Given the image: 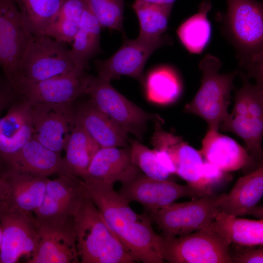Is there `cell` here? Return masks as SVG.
Instances as JSON below:
<instances>
[{
	"instance_id": "1",
	"label": "cell",
	"mask_w": 263,
	"mask_h": 263,
	"mask_svg": "<svg viewBox=\"0 0 263 263\" xmlns=\"http://www.w3.org/2000/svg\"><path fill=\"white\" fill-rule=\"evenodd\" d=\"M81 181L110 230L135 261L164 263L160 249L161 236L154 231L147 215L134 211L113 185Z\"/></svg>"
},
{
	"instance_id": "2",
	"label": "cell",
	"mask_w": 263,
	"mask_h": 263,
	"mask_svg": "<svg viewBox=\"0 0 263 263\" xmlns=\"http://www.w3.org/2000/svg\"><path fill=\"white\" fill-rule=\"evenodd\" d=\"M226 1L224 34L236 51L240 68L249 78L263 82V3L257 0Z\"/></svg>"
},
{
	"instance_id": "3",
	"label": "cell",
	"mask_w": 263,
	"mask_h": 263,
	"mask_svg": "<svg viewBox=\"0 0 263 263\" xmlns=\"http://www.w3.org/2000/svg\"><path fill=\"white\" fill-rule=\"evenodd\" d=\"M72 218L81 263L135 262L110 230L101 213L85 191L72 213Z\"/></svg>"
},
{
	"instance_id": "4",
	"label": "cell",
	"mask_w": 263,
	"mask_h": 263,
	"mask_svg": "<svg viewBox=\"0 0 263 263\" xmlns=\"http://www.w3.org/2000/svg\"><path fill=\"white\" fill-rule=\"evenodd\" d=\"M222 63L215 56L207 54L200 61L201 85L192 101L187 104L184 112L197 115L208 124L209 129L218 131L220 125L230 116L233 82L239 71L220 74Z\"/></svg>"
},
{
	"instance_id": "5",
	"label": "cell",
	"mask_w": 263,
	"mask_h": 263,
	"mask_svg": "<svg viewBox=\"0 0 263 263\" xmlns=\"http://www.w3.org/2000/svg\"><path fill=\"white\" fill-rule=\"evenodd\" d=\"M230 244L206 228L188 234L161 236L160 249L170 263H232Z\"/></svg>"
},
{
	"instance_id": "6",
	"label": "cell",
	"mask_w": 263,
	"mask_h": 263,
	"mask_svg": "<svg viewBox=\"0 0 263 263\" xmlns=\"http://www.w3.org/2000/svg\"><path fill=\"white\" fill-rule=\"evenodd\" d=\"M86 94L99 110L138 141L142 140L149 121L164 122L159 115L145 112L117 91L110 81L97 76L90 75Z\"/></svg>"
},
{
	"instance_id": "7",
	"label": "cell",
	"mask_w": 263,
	"mask_h": 263,
	"mask_svg": "<svg viewBox=\"0 0 263 263\" xmlns=\"http://www.w3.org/2000/svg\"><path fill=\"white\" fill-rule=\"evenodd\" d=\"M79 70L85 69L76 65L66 43L45 35L34 36L20 62L18 82L20 79L44 80Z\"/></svg>"
},
{
	"instance_id": "8",
	"label": "cell",
	"mask_w": 263,
	"mask_h": 263,
	"mask_svg": "<svg viewBox=\"0 0 263 263\" xmlns=\"http://www.w3.org/2000/svg\"><path fill=\"white\" fill-rule=\"evenodd\" d=\"M221 195L210 194L198 199L171 203L150 213L166 237L179 236L207 227L220 211Z\"/></svg>"
},
{
	"instance_id": "9",
	"label": "cell",
	"mask_w": 263,
	"mask_h": 263,
	"mask_svg": "<svg viewBox=\"0 0 263 263\" xmlns=\"http://www.w3.org/2000/svg\"><path fill=\"white\" fill-rule=\"evenodd\" d=\"M33 37L15 0H0V67L14 90L20 62Z\"/></svg>"
},
{
	"instance_id": "10",
	"label": "cell",
	"mask_w": 263,
	"mask_h": 263,
	"mask_svg": "<svg viewBox=\"0 0 263 263\" xmlns=\"http://www.w3.org/2000/svg\"><path fill=\"white\" fill-rule=\"evenodd\" d=\"M163 124L155 122L151 144L155 149L164 150L168 154L175 167V173L200 197L212 194L203 179L204 160L200 151L189 146L182 137L163 130Z\"/></svg>"
},
{
	"instance_id": "11",
	"label": "cell",
	"mask_w": 263,
	"mask_h": 263,
	"mask_svg": "<svg viewBox=\"0 0 263 263\" xmlns=\"http://www.w3.org/2000/svg\"><path fill=\"white\" fill-rule=\"evenodd\" d=\"M33 138L51 150L61 153L75 125L73 102L41 103L30 105Z\"/></svg>"
},
{
	"instance_id": "12",
	"label": "cell",
	"mask_w": 263,
	"mask_h": 263,
	"mask_svg": "<svg viewBox=\"0 0 263 263\" xmlns=\"http://www.w3.org/2000/svg\"><path fill=\"white\" fill-rule=\"evenodd\" d=\"M171 42L167 35L155 41L125 38L121 47L111 57L96 61L97 76L111 81L126 75L144 84L143 71L149 58L157 49Z\"/></svg>"
},
{
	"instance_id": "13",
	"label": "cell",
	"mask_w": 263,
	"mask_h": 263,
	"mask_svg": "<svg viewBox=\"0 0 263 263\" xmlns=\"http://www.w3.org/2000/svg\"><path fill=\"white\" fill-rule=\"evenodd\" d=\"M90 77L85 70H79L38 81L20 79L15 92L30 105L41 103H71L86 94Z\"/></svg>"
},
{
	"instance_id": "14",
	"label": "cell",
	"mask_w": 263,
	"mask_h": 263,
	"mask_svg": "<svg viewBox=\"0 0 263 263\" xmlns=\"http://www.w3.org/2000/svg\"><path fill=\"white\" fill-rule=\"evenodd\" d=\"M0 223L2 229L0 263H15L23 256L30 258L36 250L38 240L33 215L1 204Z\"/></svg>"
},
{
	"instance_id": "15",
	"label": "cell",
	"mask_w": 263,
	"mask_h": 263,
	"mask_svg": "<svg viewBox=\"0 0 263 263\" xmlns=\"http://www.w3.org/2000/svg\"><path fill=\"white\" fill-rule=\"evenodd\" d=\"M34 219L37 231V245L28 263H79L73 220L51 223Z\"/></svg>"
},
{
	"instance_id": "16",
	"label": "cell",
	"mask_w": 263,
	"mask_h": 263,
	"mask_svg": "<svg viewBox=\"0 0 263 263\" xmlns=\"http://www.w3.org/2000/svg\"><path fill=\"white\" fill-rule=\"evenodd\" d=\"M118 193L129 203H140L150 213L182 197H200L188 184L154 179L140 173L130 181L122 183Z\"/></svg>"
},
{
	"instance_id": "17",
	"label": "cell",
	"mask_w": 263,
	"mask_h": 263,
	"mask_svg": "<svg viewBox=\"0 0 263 263\" xmlns=\"http://www.w3.org/2000/svg\"><path fill=\"white\" fill-rule=\"evenodd\" d=\"M140 173L132 163L129 148H101L81 180L105 184L130 181Z\"/></svg>"
},
{
	"instance_id": "18",
	"label": "cell",
	"mask_w": 263,
	"mask_h": 263,
	"mask_svg": "<svg viewBox=\"0 0 263 263\" xmlns=\"http://www.w3.org/2000/svg\"><path fill=\"white\" fill-rule=\"evenodd\" d=\"M7 188L1 204L29 215L42 202L46 193L47 177L7 168L0 175Z\"/></svg>"
},
{
	"instance_id": "19",
	"label": "cell",
	"mask_w": 263,
	"mask_h": 263,
	"mask_svg": "<svg viewBox=\"0 0 263 263\" xmlns=\"http://www.w3.org/2000/svg\"><path fill=\"white\" fill-rule=\"evenodd\" d=\"M2 163L7 168L37 175H73L60 153L33 137L17 153Z\"/></svg>"
},
{
	"instance_id": "20",
	"label": "cell",
	"mask_w": 263,
	"mask_h": 263,
	"mask_svg": "<svg viewBox=\"0 0 263 263\" xmlns=\"http://www.w3.org/2000/svg\"><path fill=\"white\" fill-rule=\"evenodd\" d=\"M263 195V166L240 177L227 194H223L219 209L236 216L253 215L263 218V207L257 206Z\"/></svg>"
},
{
	"instance_id": "21",
	"label": "cell",
	"mask_w": 263,
	"mask_h": 263,
	"mask_svg": "<svg viewBox=\"0 0 263 263\" xmlns=\"http://www.w3.org/2000/svg\"><path fill=\"white\" fill-rule=\"evenodd\" d=\"M33 135L30 105L21 99L15 101L0 119V160L17 153Z\"/></svg>"
},
{
	"instance_id": "22",
	"label": "cell",
	"mask_w": 263,
	"mask_h": 263,
	"mask_svg": "<svg viewBox=\"0 0 263 263\" xmlns=\"http://www.w3.org/2000/svg\"><path fill=\"white\" fill-rule=\"evenodd\" d=\"M75 122L100 148H129L128 133L90 100L75 107Z\"/></svg>"
},
{
	"instance_id": "23",
	"label": "cell",
	"mask_w": 263,
	"mask_h": 263,
	"mask_svg": "<svg viewBox=\"0 0 263 263\" xmlns=\"http://www.w3.org/2000/svg\"><path fill=\"white\" fill-rule=\"evenodd\" d=\"M199 151L206 160L225 172L238 170L254 163L247 150L235 140L209 129Z\"/></svg>"
},
{
	"instance_id": "24",
	"label": "cell",
	"mask_w": 263,
	"mask_h": 263,
	"mask_svg": "<svg viewBox=\"0 0 263 263\" xmlns=\"http://www.w3.org/2000/svg\"><path fill=\"white\" fill-rule=\"evenodd\" d=\"M206 228L226 241L244 246L263 244V219L239 218L220 211Z\"/></svg>"
},
{
	"instance_id": "25",
	"label": "cell",
	"mask_w": 263,
	"mask_h": 263,
	"mask_svg": "<svg viewBox=\"0 0 263 263\" xmlns=\"http://www.w3.org/2000/svg\"><path fill=\"white\" fill-rule=\"evenodd\" d=\"M212 8L210 0H204L198 12L185 20L177 28V35L183 46L190 53L201 54L209 44L211 25L207 14Z\"/></svg>"
},
{
	"instance_id": "26",
	"label": "cell",
	"mask_w": 263,
	"mask_h": 263,
	"mask_svg": "<svg viewBox=\"0 0 263 263\" xmlns=\"http://www.w3.org/2000/svg\"><path fill=\"white\" fill-rule=\"evenodd\" d=\"M101 27L94 16L85 5L78 29L70 49L76 65L86 69L90 60L100 51Z\"/></svg>"
},
{
	"instance_id": "27",
	"label": "cell",
	"mask_w": 263,
	"mask_h": 263,
	"mask_svg": "<svg viewBox=\"0 0 263 263\" xmlns=\"http://www.w3.org/2000/svg\"><path fill=\"white\" fill-rule=\"evenodd\" d=\"M100 148L97 143L75 122L64 149V159L71 172L82 178Z\"/></svg>"
},
{
	"instance_id": "28",
	"label": "cell",
	"mask_w": 263,
	"mask_h": 263,
	"mask_svg": "<svg viewBox=\"0 0 263 263\" xmlns=\"http://www.w3.org/2000/svg\"><path fill=\"white\" fill-rule=\"evenodd\" d=\"M173 5L135 0L132 8L139 22L137 38L146 41H155L164 38Z\"/></svg>"
},
{
	"instance_id": "29",
	"label": "cell",
	"mask_w": 263,
	"mask_h": 263,
	"mask_svg": "<svg viewBox=\"0 0 263 263\" xmlns=\"http://www.w3.org/2000/svg\"><path fill=\"white\" fill-rule=\"evenodd\" d=\"M147 99L160 105L174 102L182 92L180 78L172 68L162 66L153 69L144 79Z\"/></svg>"
},
{
	"instance_id": "30",
	"label": "cell",
	"mask_w": 263,
	"mask_h": 263,
	"mask_svg": "<svg viewBox=\"0 0 263 263\" xmlns=\"http://www.w3.org/2000/svg\"><path fill=\"white\" fill-rule=\"evenodd\" d=\"M219 129L241 137L254 163L263 164V119L243 115L231 116L230 114L228 119L220 125Z\"/></svg>"
},
{
	"instance_id": "31",
	"label": "cell",
	"mask_w": 263,
	"mask_h": 263,
	"mask_svg": "<svg viewBox=\"0 0 263 263\" xmlns=\"http://www.w3.org/2000/svg\"><path fill=\"white\" fill-rule=\"evenodd\" d=\"M64 0H15L31 33L44 35L57 15Z\"/></svg>"
},
{
	"instance_id": "32",
	"label": "cell",
	"mask_w": 263,
	"mask_h": 263,
	"mask_svg": "<svg viewBox=\"0 0 263 263\" xmlns=\"http://www.w3.org/2000/svg\"><path fill=\"white\" fill-rule=\"evenodd\" d=\"M84 0H64L44 35L65 43L72 42L85 10Z\"/></svg>"
},
{
	"instance_id": "33",
	"label": "cell",
	"mask_w": 263,
	"mask_h": 263,
	"mask_svg": "<svg viewBox=\"0 0 263 263\" xmlns=\"http://www.w3.org/2000/svg\"><path fill=\"white\" fill-rule=\"evenodd\" d=\"M242 87L235 90L231 116L244 115L263 119V83H251L244 72L239 71Z\"/></svg>"
},
{
	"instance_id": "34",
	"label": "cell",
	"mask_w": 263,
	"mask_h": 263,
	"mask_svg": "<svg viewBox=\"0 0 263 263\" xmlns=\"http://www.w3.org/2000/svg\"><path fill=\"white\" fill-rule=\"evenodd\" d=\"M46 193L67 206L72 214L85 194V190L81 179L72 174H63L53 180L48 179Z\"/></svg>"
},
{
	"instance_id": "35",
	"label": "cell",
	"mask_w": 263,
	"mask_h": 263,
	"mask_svg": "<svg viewBox=\"0 0 263 263\" xmlns=\"http://www.w3.org/2000/svg\"><path fill=\"white\" fill-rule=\"evenodd\" d=\"M129 141L132 162L140 171L150 178L168 180L171 174L161 164L155 149H150L137 140Z\"/></svg>"
},
{
	"instance_id": "36",
	"label": "cell",
	"mask_w": 263,
	"mask_h": 263,
	"mask_svg": "<svg viewBox=\"0 0 263 263\" xmlns=\"http://www.w3.org/2000/svg\"><path fill=\"white\" fill-rule=\"evenodd\" d=\"M101 28L123 33L125 0H84Z\"/></svg>"
},
{
	"instance_id": "37",
	"label": "cell",
	"mask_w": 263,
	"mask_h": 263,
	"mask_svg": "<svg viewBox=\"0 0 263 263\" xmlns=\"http://www.w3.org/2000/svg\"><path fill=\"white\" fill-rule=\"evenodd\" d=\"M71 214L67 206L45 193L42 202L33 216L37 221L56 223L69 220Z\"/></svg>"
},
{
	"instance_id": "38",
	"label": "cell",
	"mask_w": 263,
	"mask_h": 263,
	"mask_svg": "<svg viewBox=\"0 0 263 263\" xmlns=\"http://www.w3.org/2000/svg\"><path fill=\"white\" fill-rule=\"evenodd\" d=\"M226 173L222 171L215 165L206 160H204L203 177L207 187L211 192L213 187L222 183L224 179H225Z\"/></svg>"
},
{
	"instance_id": "39",
	"label": "cell",
	"mask_w": 263,
	"mask_h": 263,
	"mask_svg": "<svg viewBox=\"0 0 263 263\" xmlns=\"http://www.w3.org/2000/svg\"><path fill=\"white\" fill-rule=\"evenodd\" d=\"M16 96L17 94L6 79L0 82V113L15 101Z\"/></svg>"
},
{
	"instance_id": "40",
	"label": "cell",
	"mask_w": 263,
	"mask_h": 263,
	"mask_svg": "<svg viewBox=\"0 0 263 263\" xmlns=\"http://www.w3.org/2000/svg\"><path fill=\"white\" fill-rule=\"evenodd\" d=\"M232 261L236 263H263V245H260L256 249L246 251L236 257H232Z\"/></svg>"
},
{
	"instance_id": "41",
	"label": "cell",
	"mask_w": 263,
	"mask_h": 263,
	"mask_svg": "<svg viewBox=\"0 0 263 263\" xmlns=\"http://www.w3.org/2000/svg\"><path fill=\"white\" fill-rule=\"evenodd\" d=\"M7 184L4 179L0 175V206L2 203L6 191Z\"/></svg>"
},
{
	"instance_id": "42",
	"label": "cell",
	"mask_w": 263,
	"mask_h": 263,
	"mask_svg": "<svg viewBox=\"0 0 263 263\" xmlns=\"http://www.w3.org/2000/svg\"><path fill=\"white\" fill-rule=\"evenodd\" d=\"M142 1L158 4H165V5H173L176 0H141Z\"/></svg>"
},
{
	"instance_id": "43",
	"label": "cell",
	"mask_w": 263,
	"mask_h": 263,
	"mask_svg": "<svg viewBox=\"0 0 263 263\" xmlns=\"http://www.w3.org/2000/svg\"><path fill=\"white\" fill-rule=\"evenodd\" d=\"M2 229L1 225L0 223V247L2 241Z\"/></svg>"
},
{
	"instance_id": "44",
	"label": "cell",
	"mask_w": 263,
	"mask_h": 263,
	"mask_svg": "<svg viewBox=\"0 0 263 263\" xmlns=\"http://www.w3.org/2000/svg\"><path fill=\"white\" fill-rule=\"evenodd\" d=\"M2 164V162L1 161V160H0V169L1 167V164Z\"/></svg>"
}]
</instances>
